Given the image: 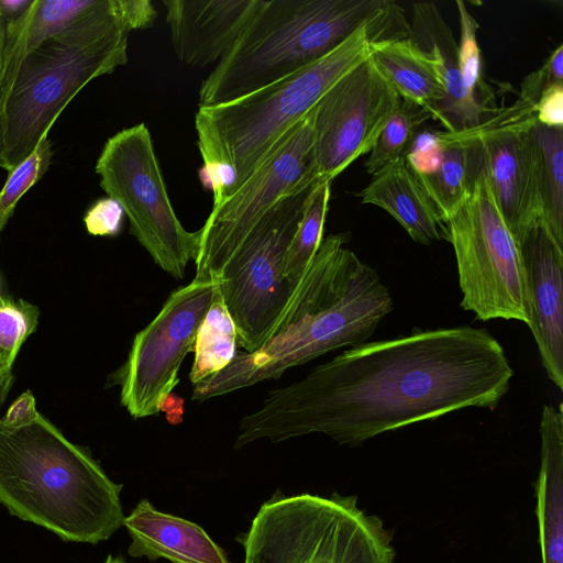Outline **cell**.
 Wrapping results in <instances>:
<instances>
[{
	"label": "cell",
	"mask_w": 563,
	"mask_h": 563,
	"mask_svg": "<svg viewBox=\"0 0 563 563\" xmlns=\"http://www.w3.org/2000/svg\"><path fill=\"white\" fill-rule=\"evenodd\" d=\"M512 376L504 347L485 329H415L352 346L268 391L241 419L234 448L311 433L361 444L468 407L494 409Z\"/></svg>",
	"instance_id": "1"
},
{
	"label": "cell",
	"mask_w": 563,
	"mask_h": 563,
	"mask_svg": "<svg viewBox=\"0 0 563 563\" xmlns=\"http://www.w3.org/2000/svg\"><path fill=\"white\" fill-rule=\"evenodd\" d=\"M349 234L323 238L266 342L236 351L222 371L194 386L191 399L213 397L279 378L289 368L368 339L393 309L377 272L345 247Z\"/></svg>",
	"instance_id": "2"
},
{
	"label": "cell",
	"mask_w": 563,
	"mask_h": 563,
	"mask_svg": "<svg viewBox=\"0 0 563 563\" xmlns=\"http://www.w3.org/2000/svg\"><path fill=\"white\" fill-rule=\"evenodd\" d=\"M122 485L37 412L0 419V504L64 541L97 544L123 526Z\"/></svg>",
	"instance_id": "3"
},
{
	"label": "cell",
	"mask_w": 563,
	"mask_h": 563,
	"mask_svg": "<svg viewBox=\"0 0 563 563\" xmlns=\"http://www.w3.org/2000/svg\"><path fill=\"white\" fill-rule=\"evenodd\" d=\"M366 26L369 43L410 36L391 0H265L202 81L199 108L230 102L324 57Z\"/></svg>",
	"instance_id": "4"
},
{
	"label": "cell",
	"mask_w": 563,
	"mask_h": 563,
	"mask_svg": "<svg viewBox=\"0 0 563 563\" xmlns=\"http://www.w3.org/2000/svg\"><path fill=\"white\" fill-rule=\"evenodd\" d=\"M143 25L137 0H98L84 18L22 59L0 95V167L12 170L88 82L124 66L129 34Z\"/></svg>",
	"instance_id": "5"
},
{
	"label": "cell",
	"mask_w": 563,
	"mask_h": 563,
	"mask_svg": "<svg viewBox=\"0 0 563 563\" xmlns=\"http://www.w3.org/2000/svg\"><path fill=\"white\" fill-rule=\"evenodd\" d=\"M368 29L363 26L324 57L273 85L230 102L198 108L195 128L202 169L236 173V191L322 96L368 58Z\"/></svg>",
	"instance_id": "6"
},
{
	"label": "cell",
	"mask_w": 563,
	"mask_h": 563,
	"mask_svg": "<svg viewBox=\"0 0 563 563\" xmlns=\"http://www.w3.org/2000/svg\"><path fill=\"white\" fill-rule=\"evenodd\" d=\"M244 563H394L383 521L357 507L356 496L333 493L265 501L238 538Z\"/></svg>",
	"instance_id": "7"
},
{
	"label": "cell",
	"mask_w": 563,
	"mask_h": 563,
	"mask_svg": "<svg viewBox=\"0 0 563 563\" xmlns=\"http://www.w3.org/2000/svg\"><path fill=\"white\" fill-rule=\"evenodd\" d=\"M444 225L455 253L462 308L482 321L517 320L529 325L531 307L520 246L483 166L468 196Z\"/></svg>",
	"instance_id": "8"
},
{
	"label": "cell",
	"mask_w": 563,
	"mask_h": 563,
	"mask_svg": "<svg viewBox=\"0 0 563 563\" xmlns=\"http://www.w3.org/2000/svg\"><path fill=\"white\" fill-rule=\"evenodd\" d=\"M100 187L128 217L130 232L156 265L181 279L200 231H187L172 206L153 140L144 123L110 136L97 159Z\"/></svg>",
	"instance_id": "9"
},
{
	"label": "cell",
	"mask_w": 563,
	"mask_h": 563,
	"mask_svg": "<svg viewBox=\"0 0 563 563\" xmlns=\"http://www.w3.org/2000/svg\"><path fill=\"white\" fill-rule=\"evenodd\" d=\"M313 186L280 198L220 274L219 292L244 352L266 342L296 288L284 278V263Z\"/></svg>",
	"instance_id": "10"
},
{
	"label": "cell",
	"mask_w": 563,
	"mask_h": 563,
	"mask_svg": "<svg viewBox=\"0 0 563 563\" xmlns=\"http://www.w3.org/2000/svg\"><path fill=\"white\" fill-rule=\"evenodd\" d=\"M313 118L314 108L275 144L231 197L211 209L199 229V246L194 260L196 279H219L252 229L280 198L318 183Z\"/></svg>",
	"instance_id": "11"
},
{
	"label": "cell",
	"mask_w": 563,
	"mask_h": 563,
	"mask_svg": "<svg viewBox=\"0 0 563 563\" xmlns=\"http://www.w3.org/2000/svg\"><path fill=\"white\" fill-rule=\"evenodd\" d=\"M219 290V279H196L175 289L157 316L135 336L125 362L111 375L120 402L135 419L162 411L179 383L198 328Z\"/></svg>",
	"instance_id": "12"
},
{
	"label": "cell",
	"mask_w": 563,
	"mask_h": 563,
	"mask_svg": "<svg viewBox=\"0 0 563 563\" xmlns=\"http://www.w3.org/2000/svg\"><path fill=\"white\" fill-rule=\"evenodd\" d=\"M533 107L518 97L474 128L437 132L442 145L479 143L489 187L518 244L542 223Z\"/></svg>",
	"instance_id": "13"
},
{
	"label": "cell",
	"mask_w": 563,
	"mask_h": 563,
	"mask_svg": "<svg viewBox=\"0 0 563 563\" xmlns=\"http://www.w3.org/2000/svg\"><path fill=\"white\" fill-rule=\"evenodd\" d=\"M401 98L366 58L340 78L314 107L318 183H331L369 153Z\"/></svg>",
	"instance_id": "14"
},
{
	"label": "cell",
	"mask_w": 563,
	"mask_h": 563,
	"mask_svg": "<svg viewBox=\"0 0 563 563\" xmlns=\"http://www.w3.org/2000/svg\"><path fill=\"white\" fill-rule=\"evenodd\" d=\"M525 266L531 321L542 365L559 389H563V249L542 223L519 243Z\"/></svg>",
	"instance_id": "15"
},
{
	"label": "cell",
	"mask_w": 563,
	"mask_h": 563,
	"mask_svg": "<svg viewBox=\"0 0 563 563\" xmlns=\"http://www.w3.org/2000/svg\"><path fill=\"white\" fill-rule=\"evenodd\" d=\"M265 0H163L178 59L192 67L219 62Z\"/></svg>",
	"instance_id": "16"
},
{
	"label": "cell",
	"mask_w": 563,
	"mask_h": 563,
	"mask_svg": "<svg viewBox=\"0 0 563 563\" xmlns=\"http://www.w3.org/2000/svg\"><path fill=\"white\" fill-rule=\"evenodd\" d=\"M132 541L128 553L172 563H230L224 551L198 525L161 512L142 499L124 518Z\"/></svg>",
	"instance_id": "17"
},
{
	"label": "cell",
	"mask_w": 563,
	"mask_h": 563,
	"mask_svg": "<svg viewBox=\"0 0 563 563\" xmlns=\"http://www.w3.org/2000/svg\"><path fill=\"white\" fill-rule=\"evenodd\" d=\"M410 36L423 51L433 55L440 66L446 96L438 121L450 132L478 125L483 113L490 109L467 92L459 67V45L434 3L413 4Z\"/></svg>",
	"instance_id": "18"
},
{
	"label": "cell",
	"mask_w": 563,
	"mask_h": 563,
	"mask_svg": "<svg viewBox=\"0 0 563 563\" xmlns=\"http://www.w3.org/2000/svg\"><path fill=\"white\" fill-rule=\"evenodd\" d=\"M360 197L363 203L386 210L419 244L446 239V229L437 208L405 157L374 173Z\"/></svg>",
	"instance_id": "19"
},
{
	"label": "cell",
	"mask_w": 563,
	"mask_h": 563,
	"mask_svg": "<svg viewBox=\"0 0 563 563\" xmlns=\"http://www.w3.org/2000/svg\"><path fill=\"white\" fill-rule=\"evenodd\" d=\"M541 465L536 485L542 563H563V413L544 405L540 420Z\"/></svg>",
	"instance_id": "20"
},
{
	"label": "cell",
	"mask_w": 563,
	"mask_h": 563,
	"mask_svg": "<svg viewBox=\"0 0 563 563\" xmlns=\"http://www.w3.org/2000/svg\"><path fill=\"white\" fill-rule=\"evenodd\" d=\"M368 58L399 97L439 120L446 91L440 66L411 36L368 44Z\"/></svg>",
	"instance_id": "21"
},
{
	"label": "cell",
	"mask_w": 563,
	"mask_h": 563,
	"mask_svg": "<svg viewBox=\"0 0 563 563\" xmlns=\"http://www.w3.org/2000/svg\"><path fill=\"white\" fill-rule=\"evenodd\" d=\"M98 3V0H33L19 18L5 24L0 95L20 63L49 37L69 27Z\"/></svg>",
	"instance_id": "22"
},
{
	"label": "cell",
	"mask_w": 563,
	"mask_h": 563,
	"mask_svg": "<svg viewBox=\"0 0 563 563\" xmlns=\"http://www.w3.org/2000/svg\"><path fill=\"white\" fill-rule=\"evenodd\" d=\"M439 166L416 176L437 208L443 223L463 203L482 168L478 142L443 145Z\"/></svg>",
	"instance_id": "23"
},
{
	"label": "cell",
	"mask_w": 563,
	"mask_h": 563,
	"mask_svg": "<svg viewBox=\"0 0 563 563\" xmlns=\"http://www.w3.org/2000/svg\"><path fill=\"white\" fill-rule=\"evenodd\" d=\"M542 224L563 249V128L533 126Z\"/></svg>",
	"instance_id": "24"
},
{
	"label": "cell",
	"mask_w": 563,
	"mask_h": 563,
	"mask_svg": "<svg viewBox=\"0 0 563 563\" xmlns=\"http://www.w3.org/2000/svg\"><path fill=\"white\" fill-rule=\"evenodd\" d=\"M236 328L218 290L194 344L189 379L195 386L228 366L236 354Z\"/></svg>",
	"instance_id": "25"
},
{
	"label": "cell",
	"mask_w": 563,
	"mask_h": 563,
	"mask_svg": "<svg viewBox=\"0 0 563 563\" xmlns=\"http://www.w3.org/2000/svg\"><path fill=\"white\" fill-rule=\"evenodd\" d=\"M331 183H317L310 190L302 217L286 253L283 275L298 285L322 240L329 209Z\"/></svg>",
	"instance_id": "26"
},
{
	"label": "cell",
	"mask_w": 563,
	"mask_h": 563,
	"mask_svg": "<svg viewBox=\"0 0 563 563\" xmlns=\"http://www.w3.org/2000/svg\"><path fill=\"white\" fill-rule=\"evenodd\" d=\"M432 118L423 108L401 99L398 108L388 119L365 161V168L373 175L385 165L404 157L417 128Z\"/></svg>",
	"instance_id": "27"
},
{
	"label": "cell",
	"mask_w": 563,
	"mask_h": 563,
	"mask_svg": "<svg viewBox=\"0 0 563 563\" xmlns=\"http://www.w3.org/2000/svg\"><path fill=\"white\" fill-rule=\"evenodd\" d=\"M38 317L35 305L0 295V375L11 372L22 344L35 331Z\"/></svg>",
	"instance_id": "28"
},
{
	"label": "cell",
	"mask_w": 563,
	"mask_h": 563,
	"mask_svg": "<svg viewBox=\"0 0 563 563\" xmlns=\"http://www.w3.org/2000/svg\"><path fill=\"white\" fill-rule=\"evenodd\" d=\"M52 158V143L45 136L26 158L8 172V178L0 190V233L11 220L22 196L44 177Z\"/></svg>",
	"instance_id": "29"
},
{
	"label": "cell",
	"mask_w": 563,
	"mask_h": 563,
	"mask_svg": "<svg viewBox=\"0 0 563 563\" xmlns=\"http://www.w3.org/2000/svg\"><path fill=\"white\" fill-rule=\"evenodd\" d=\"M461 38L459 45V67L467 92L479 103L487 107L481 96L488 91L482 81L481 49L477 42L478 23L466 9V4L457 0Z\"/></svg>",
	"instance_id": "30"
},
{
	"label": "cell",
	"mask_w": 563,
	"mask_h": 563,
	"mask_svg": "<svg viewBox=\"0 0 563 563\" xmlns=\"http://www.w3.org/2000/svg\"><path fill=\"white\" fill-rule=\"evenodd\" d=\"M555 84H563V44L551 53L539 69L525 77L519 98L534 106L541 93Z\"/></svg>",
	"instance_id": "31"
},
{
	"label": "cell",
	"mask_w": 563,
	"mask_h": 563,
	"mask_svg": "<svg viewBox=\"0 0 563 563\" xmlns=\"http://www.w3.org/2000/svg\"><path fill=\"white\" fill-rule=\"evenodd\" d=\"M124 211L112 198L97 200L86 212L84 223L89 234L115 236L121 232Z\"/></svg>",
	"instance_id": "32"
},
{
	"label": "cell",
	"mask_w": 563,
	"mask_h": 563,
	"mask_svg": "<svg viewBox=\"0 0 563 563\" xmlns=\"http://www.w3.org/2000/svg\"><path fill=\"white\" fill-rule=\"evenodd\" d=\"M536 120L549 128H563V84L544 90L533 107Z\"/></svg>",
	"instance_id": "33"
},
{
	"label": "cell",
	"mask_w": 563,
	"mask_h": 563,
	"mask_svg": "<svg viewBox=\"0 0 563 563\" xmlns=\"http://www.w3.org/2000/svg\"><path fill=\"white\" fill-rule=\"evenodd\" d=\"M37 412L35 398L30 390H26L10 406L2 421L19 423L31 419Z\"/></svg>",
	"instance_id": "34"
},
{
	"label": "cell",
	"mask_w": 563,
	"mask_h": 563,
	"mask_svg": "<svg viewBox=\"0 0 563 563\" xmlns=\"http://www.w3.org/2000/svg\"><path fill=\"white\" fill-rule=\"evenodd\" d=\"M33 0H0V15L8 22L19 18Z\"/></svg>",
	"instance_id": "35"
},
{
	"label": "cell",
	"mask_w": 563,
	"mask_h": 563,
	"mask_svg": "<svg viewBox=\"0 0 563 563\" xmlns=\"http://www.w3.org/2000/svg\"><path fill=\"white\" fill-rule=\"evenodd\" d=\"M13 383L12 372L0 375V410ZM1 419V418H0Z\"/></svg>",
	"instance_id": "36"
},
{
	"label": "cell",
	"mask_w": 563,
	"mask_h": 563,
	"mask_svg": "<svg viewBox=\"0 0 563 563\" xmlns=\"http://www.w3.org/2000/svg\"><path fill=\"white\" fill-rule=\"evenodd\" d=\"M5 24H7V21L0 15V78H1V68H2V53H3L4 37H5Z\"/></svg>",
	"instance_id": "37"
},
{
	"label": "cell",
	"mask_w": 563,
	"mask_h": 563,
	"mask_svg": "<svg viewBox=\"0 0 563 563\" xmlns=\"http://www.w3.org/2000/svg\"><path fill=\"white\" fill-rule=\"evenodd\" d=\"M103 563H125V561L121 555L113 556L109 554Z\"/></svg>",
	"instance_id": "38"
},
{
	"label": "cell",
	"mask_w": 563,
	"mask_h": 563,
	"mask_svg": "<svg viewBox=\"0 0 563 563\" xmlns=\"http://www.w3.org/2000/svg\"><path fill=\"white\" fill-rule=\"evenodd\" d=\"M1 295V294H0Z\"/></svg>",
	"instance_id": "39"
}]
</instances>
